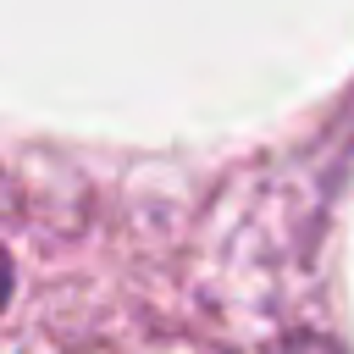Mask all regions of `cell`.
<instances>
[{"label": "cell", "mask_w": 354, "mask_h": 354, "mask_svg": "<svg viewBox=\"0 0 354 354\" xmlns=\"http://www.w3.org/2000/svg\"><path fill=\"white\" fill-rule=\"evenodd\" d=\"M6 293H11V266H6V254H0V304H6Z\"/></svg>", "instance_id": "1"}]
</instances>
